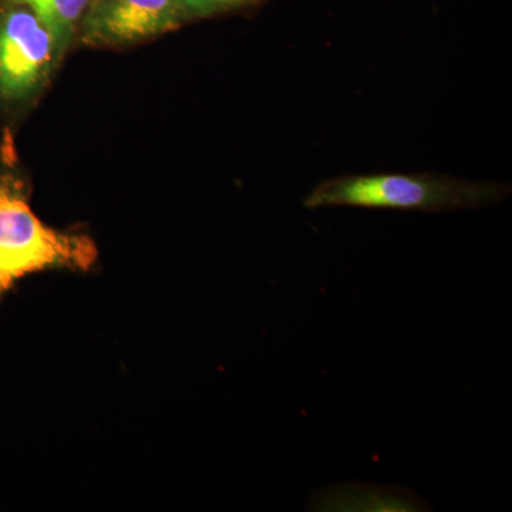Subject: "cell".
I'll return each mask as SVG.
<instances>
[{
  "instance_id": "1",
  "label": "cell",
  "mask_w": 512,
  "mask_h": 512,
  "mask_svg": "<svg viewBox=\"0 0 512 512\" xmlns=\"http://www.w3.org/2000/svg\"><path fill=\"white\" fill-rule=\"evenodd\" d=\"M511 185L470 181L450 175H342L322 181L303 200L306 210L367 208L443 212L477 210L511 197Z\"/></svg>"
},
{
  "instance_id": "7",
  "label": "cell",
  "mask_w": 512,
  "mask_h": 512,
  "mask_svg": "<svg viewBox=\"0 0 512 512\" xmlns=\"http://www.w3.org/2000/svg\"><path fill=\"white\" fill-rule=\"evenodd\" d=\"M261 0H181L191 18H210L220 13L231 12L256 5Z\"/></svg>"
},
{
  "instance_id": "4",
  "label": "cell",
  "mask_w": 512,
  "mask_h": 512,
  "mask_svg": "<svg viewBox=\"0 0 512 512\" xmlns=\"http://www.w3.org/2000/svg\"><path fill=\"white\" fill-rule=\"evenodd\" d=\"M181 0H92L79 37L89 47H121L165 35L190 22Z\"/></svg>"
},
{
  "instance_id": "6",
  "label": "cell",
  "mask_w": 512,
  "mask_h": 512,
  "mask_svg": "<svg viewBox=\"0 0 512 512\" xmlns=\"http://www.w3.org/2000/svg\"><path fill=\"white\" fill-rule=\"evenodd\" d=\"M8 3L25 6L53 39L57 62L69 49L73 37L79 32L80 23L92 0H5Z\"/></svg>"
},
{
  "instance_id": "2",
  "label": "cell",
  "mask_w": 512,
  "mask_h": 512,
  "mask_svg": "<svg viewBox=\"0 0 512 512\" xmlns=\"http://www.w3.org/2000/svg\"><path fill=\"white\" fill-rule=\"evenodd\" d=\"M97 256L92 238L47 227L22 184L0 177V301L26 275L53 268L89 271Z\"/></svg>"
},
{
  "instance_id": "3",
  "label": "cell",
  "mask_w": 512,
  "mask_h": 512,
  "mask_svg": "<svg viewBox=\"0 0 512 512\" xmlns=\"http://www.w3.org/2000/svg\"><path fill=\"white\" fill-rule=\"evenodd\" d=\"M57 63L45 26L25 6L5 2L0 10V99H29Z\"/></svg>"
},
{
  "instance_id": "5",
  "label": "cell",
  "mask_w": 512,
  "mask_h": 512,
  "mask_svg": "<svg viewBox=\"0 0 512 512\" xmlns=\"http://www.w3.org/2000/svg\"><path fill=\"white\" fill-rule=\"evenodd\" d=\"M309 511H430L426 501L413 491L382 485L343 484L319 491L311 498Z\"/></svg>"
}]
</instances>
